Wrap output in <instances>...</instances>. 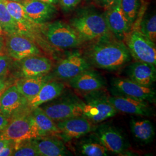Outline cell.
I'll return each mask as SVG.
<instances>
[{"label":"cell","mask_w":156,"mask_h":156,"mask_svg":"<svg viewBox=\"0 0 156 156\" xmlns=\"http://www.w3.org/2000/svg\"><path fill=\"white\" fill-rule=\"evenodd\" d=\"M90 65L106 71H116L127 64L132 57L122 41L109 37L99 39L86 52L84 57Z\"/></svg>","instance_id":"6da1fadb"},{"label":"cell","mask_w":156,"mask_h":156,"mask_svg":"<svg viewBox=\"0 0 156 156\" xmlns=\"http://www.w3.org/2000/svg\"><path fill=\"white\" fill-rule=\"evenodd\" d=\"M70 25L83 41L102 39L109 37L111 33L104 16L94 12H86L73 17Z\"/></svg>","instance_id":"7a4b0ae2"},{"label":"cell","mask_w":156,"mask_h":156,"mask_svg":"<svg viewBox=\"0 0 156 156\" xmlns=\"http://www.w3.org/2000/svg\"><path fill=\"white\" fill-rule=\"evenodd\" d=\"M109 97L101 89L86 92L82 100V115L94 124L115 116L118 112L109 102Z\"/></svg>","instance_id":"3957f363"},{"label":"cell","mask_w":156,"mask_h":156,"mask_svg":"<svg viewBox=\"0 0 156 156\" xmlns=\"http://www.w3.org/2000/svg\"><path fill=\"white\" fill-rule=\"evenodd\" d=\"M41 30L50 44L58 48H74L83 42L71 25L60 20L42 24Z\"/></svg>","instance_id":"277c9868"},{"label":"cell","mask_w":156,"mask_h":156,"mask_svg":"<svg viewBox=\"0 0 156 156\" xmlns=\"http://www.w3.org/2000/svg\"><path fill=\"white\" fill-rule=\"evenodd\" d=\"M31 112L24 113L9 120L5 128L0 131V140L18 142L39 136Z\"/></svg>","instance_id":"5b68a950"},{"label":"cell","mask_w":156,"mask_h":156,"mask_svg":"<svg viewBox=\"0 0 156 156\" xmlns=\"http://www.w3.org/2000/svg\"><path fill=\"white\" fill-rule=\"evenodd\" d=\"M82 100L76 97L67 96L45 103L39 106L55 122L68 118L82 116Z\"/></svg>","instance_id":"8992f818"},{"label":"cell","mask_w":156,"mask_h":156,"mask_svg":"<svg viewBox=\"0 0 156 156\" xmlns=\"http://www.w3.org/2000/svg\"><path fill=\"white\" fill-rule=\"evenodd\" d=\"M130 55L137 62L156 66V44L137 29L131 30L124 39Z\"/></svg>","instance_id":"52a82bcc"},{"label":"cell","mask_w":156,"mask_h":156,"mask_svg":"<svg viewBox=\"0 0 156 156\" xmlns=\"http://www.w3.org/2000/svg\"><path fill=\"white\" fill-rule=\"evenodd\" d=\"M111 86V91L113 95L128 97L149 104L156 102L155 90L152 87H146L136 83L129 78H112Z\"/></svg>","instance_id":"ba28073f"},{"label":"cell","mask_w":156,"mask_h":156,"mask_svg":"<svg viewBox=\"0 0 156 156\" xmlns=\"http://www.w3.org/2000/svg\"><path fill=\"white\" fill-rule=\"evenodd\" d=\"M5 38V50L15 61L29 56L39 55L41 51L38 46L28 37L22 34H6Z\"/></svg>","instance_id":"9c48e42d"},{"label":"cell","mask_w":156,"mask_h":156,"mask_svg":"<svg viewBox=\"0 0 156 156\" xmlns=\"http://www.w3.org/2000/svg\"><path fill=\"white\" fill-rule=\"evenodd\" d=\"M60 130L57 136L64 142L76 140L94 131V123L83 115L68 118L56 122Z\"/></svg>","instance_id":"30bf717a"},{"label":"cell","mask_w":156,"mask_h":156,"mask_svg":"<svg viewBox=\"0 0 156 156\" xmlns=\"http://www.w3.org/2000/svg\"><path fill=\"white\" fill-rule=\"evenodd\" d=\"M94 132L108 152L122 154L127 150V140L122 133L115 126L109 124H102L95 127Z\"/></svg>","instance_id":"8fae6325"},{"label":"cell","mask_w":156,"mask_h":156,"mask_svg":"<svg viewBox=\"0 0 156 156\" xmlns=\"http://www.w3.org/2000/svg\"><path fill=\"white\" fill-rule=\"evenodd\" d=\"M31 111L28 100L18 91L15 84L5 90L1 99L0 112L9 120Z\"/></svg>","instance_id":"7c38bea8"},{"label":"cell","mask_w":156,"mask_h":156,"mask_svg":"<svg viewBox=\"0 0 156 156\" xmlns=\"http://www.w3.org/2000/svg\"><path fill=\"white\" fill-rule=\"evenodd\" d=\"M104 18L110 32L119 41H124L127 35L132 30L133 26L124 15L120 0H116L115 3L106 9Z\"/></svg>","instance_id":"4fadbf2b"},{"label":"cell","mask_w":156,"mask_h":156,"mask_svg":"<svg viewBox=\"0 0 156 156\" xmlns=\"http://www.w3.org/2000/svg\"><path fill=\"white\" fill-rule=\"evenodd\" d=\"M90 68L91 65L84 56L79 52H74L58 64L54 75L60 79L69 80Z\"/></svg>","instance_id":"5bb4252c"},{"label":"cell","mask_w":156,"mask_h":156,"mask_svg":"<svg viewBox=\"0 0 156 156\" xmlns=\"http://www.w3.org/2000/svg\"><path fill=\"white\" fill-rule=\"evenodd\" d=\"M109 101L117 112L147 117L154 115L153 107L145 101L120 95L109 96Z\"/></svg>","instance_id":"9a60e30c"},{"label":"cell","mask_w":156,"mask_h":156,"mask_svg":"<svg viewBox=\"0 0 156 156\" xmlns=\"http://www.w3.org/2000/svg\"><path fill=\"white\" fill-rule=\"evenodd\" d=\"M21 4L27 16L34 22L39 24L49 22L57 11L55 5L39 0H23Z\"/></svg>","instance_id":"2e32d148"},{"label":"cell","mask_w":156,"mask_h":156,"mask_svg":"<svg viewBox=\"0 0 156 156\" xmlns=\"http://www.w3.org/2000/svg\"><path fill=\"white\" fill-rule=\"evenodd\" d=\"M15 62L19 66L20 78L48 74L52 67L50 59L39 55L29 56Z\"/></svg>","instance_id":"e0dca14e"},{"label":"cell","mask_w":156,"mask_h":156,"mask_svg":"<svg viewBox=\"0 0 156 156\" xmlns=\"http://www.w3.org/2000/svg\"><path fill=\"white\" fill-rule=\"evenodd\" d=\"M39 156H66L73 154L64 142L56 135H46L32 139Z\"/></svg>","instance_id":"ac0fdd59"},{"label":"cell","mask_w":156,"mask_h":156,"mask_svg":"<svg viewBox=\"0 0 156 156\" xmlns=\"http://www.w3.org/2000/svg\"><path fill=\"white\" fill-rule=\"evenodd\" d=\"M128 78L146 87H151L156 80V66L145 62L131 63L127 69Z\"/></svg>","instance_id":"d6986e66"},{"label":"cell","mask_w":156,"mask_h":156,"mask_svg":"<svg viewBox=\"0 0 156 156\" xmlns=\"http://www.w3.org/2000/svg\"><path fill=\"white\" fill-rule=\"evenodd\" d=\"M69 84L73 89L86 93L102 89L105 86V80L100 73L89 69L69 79Z\"/></svg>","instance_id":"ffe728a7"},{"label":"cell","mask_w":156,"mask_h":156,"mask_svg":"<svg viewBox=\"0 0 156 156\" xmlns=\"http://www.w3.org/2000/svg\"><path fill=\"white\" fill-rule=\"evenodd\" d=\"M8 11L16 21L20 28V34L24 35L28 38L33 35V33L41 29V25L34 22L26 15L20 2L3 0Z\"/></svg>","instance_id":"44dd1931"},{"label":"cell","mask_w":156,"mask_h":156,"mask_svg":"<svg viewBox=\"0 0 156 156\" xmlns=\"http://www.w3.org/2000/svg\"><path fill=\"white\" fill-rule=\"evenodd\" d=\"M51 76L44 75L39 76L23 77L15 82V85L17 89L30 101L39 93L40 90L47 82H49Z\"/></svg>","instance_id":"7402d4cb"},{"label":"cell","mask_w":156,"mask_h":156,"mask_svg":"<svg viewBox=\"0 0 156 156\" xmlns=\"http://www.w3.org/2000/svg\"><path fill=\"white\" fill-rule=\"evenodd\" d=\"M75 143V149L80 155L85 156H106L108 151L101 144L94 134H87L78 138Z\"/></svg>","instance_id":"603a6c76"},{"label":"cell","mask_w":156,"mask_h":156,"mask_svg":"<svg viewBox=\"0 0 156 156\" xmlns=\"http://www.w3.org/2000/svg\"><path fill=\"white\" fill-rule=\"evenodd\" d=\"M64 89L65 86L61 82L50 80L45 84L31 100L28 101L29 106L33 110L45 103L56 99L62 94Z\"/></svg>","instance_id":"cb8c5ba5"},{"label":"cell","mask_w":156,"mask_h":156,"mask_svg":"<svg viewBox=\"0 0 156 156\" xmlns=\"http://www.w3.org/2000/svg\"><path fill=\"white\" fill-rule=\"evenodd\" d=\"M130 129L134 139L140 143L150 144L155 136L154 126L148 119H131Z\"/></svg>","instance_id":"d4e9b609"},{"label":"cell","mask_w":156,"mask_h":156,"mask_svg":"<svg viewBox=\"0 0 156 156\" xmlns=\"http://www.w3.org/2000/svg\"><path fill=\"white\" fill-rule=\"evenodd\" d=\"M31 115L38 129L39 136L46 135H56L57 136L60 130L57 124L39 106L32 110Z\"/></svg>","instance_id":"484cf974"},{"label":"cell","mask_w":156,"mask_h":156,"mask_svg":"<svg viewBox=\"0 0 156 156\" xmlns=\"http://www.w3.org/2000/svg\"><path fill=\"white\" fill-rule=\"evenodd\" d=\"M0 26L5 35L20 34L19 24L8 11L3 0H0Z\"/></svg>","instance_id":"4316f807"},{"label":"cell","mask_w":156,"mask_h":156,"mask_svg":"<svg viewBox=\"0 0 156 156\" xmlns=\"http://www.w3.org/2000/svg\"><path fill=\"white\" fill-rule=\"evenodd\" d=\"M140 5V0H120L123 13L133 26L139 15Z\"/></svg>","instance_id":"83f0119b"},{"label":"cell","mask_w":156,"mask_h":156,"mask_svg":"<svg viewBox=\"0 0 156 156\" xmlns=\"http://www.w3.org/2000/svg\"><path fill=\"white\" fill-rule=\"evenodd\" d=\"M139 28L138 30L141 33L156 44V16L155 14L151 16L146 17L142 19L140 23Z\"/></svg>","instance_id":"f1b7e54d"},{"label":"cell","mask_w":156,"mask_h":156,"mask_svg":"<svg viewBox=\"0 0 156 156\" xmlns=\"http://www.w3.org/2000/svg\"><path fill=\"white\" fill-rule=\"evenodd\" d=\"M12 156H39L32 139L15 142V151Z\"/></svg>","instance_id":"f546056e"},{"label":"cell","mask_w":156,"mask_h":156,"mask_svg":"<svg viewBox=\"0 0 156 156\" xmlns=\"http://www.w3.org/2000/svg\"><path fill=\"white\" fill-rule=\"evenodd\" d=\"M13 60L6 54L0 53V78L4 76L9 71Z\"/></svg>","instance_id":"4dcf8cb0"},{"label":"cell","mask_w":156,"mask_h":156,"mask_svg":"<svg viewBox=\"0 0 156 156\" xmlns=\"http://www.w3.org/2000/svg\"><path fill=\"white\" fill-rule=\"evenodd\" d=\"M81 0H59L58 3L65 11H69L75 8Z\"/></svg>","instance_id":"1f68e13d"},{"label":"cell","mask_w":156,"mask_h":156,"mask_svg":"<svg viewBox=\"0 0 156 156\" xmlns=\"http://www.w3.org/2000/svg\"><path fill=\"white\" fill-rule=\"evenodd\" d=\"M15 141H12L5 147L0 151V156H12L15 151Z\"/></svg>","instance_id":"d6a6232c"},{"label":"cell","mask_w":156,"mask_h":156,"mask_svg":"<svg viewBox=\"0 0 156 156\" xmlns=\"http://www.w3.org/2000/svg\"><path fill=\"white\" fill-rule=\"evenodd\" d=\"M9 122V120L0 112V131L3 130Z\"/></svg>","instance_id":"836d02e7"},{"label":"cell","mask_w":156,"mask_h":156,"mask_svg":"<svg viewBox=\"0 0 156 156\" xmlns=\"http://www.w3.org/2000/svg\"><path fill=\"white\" fill-rule=\"evenodd\" d=\"M102 5L104 6V8L107 9L109 8L113 5L116 0H100Z\"/></svg>","instance_id":"e575fe53"},{"label":"cell","mask_w":156,"mask_h":156,"mask_svg":"<svg viewBox=\"0 0 156 156\" xmlns=\"http://www.w3.org/2000/svg\"><path fill=\"white\" fill-rule=\"evenodd\" d=\"M5 50V38L3 35H0V53Z\"/></svg>","instance_id":"d590c367"},{"label":"cell","mask_w":156,"mask_h":156,"mask_svg":"<svg viewBox=\"0 0 156 156\" xmlns=\"http://www.w3.org/2000/svg\"><path fill=\"white\" fill-rule=\"evenodd\" d=\"M10 82H8L7 81H6L4 78H0V90L2 89V88L5 87L6 86H9L11 85Z\"/></svg>","instance_id":"8d00e7d4"},{"label":"cell","mask_w":156,"mask_h":156,"mask_svg":"<svg viewBox=\"0 0 156 156\" xmlns=\"http://www.w3.org/2000/svg\"><path fill=\"white\" fill-rule=\"evenodd\" d=\"M12 140H0V151H1L6 146L10 144Z\"/></svg>","instance_id":"74e56055"},{"label":"cell","mask_w":156,"mask_h":156,"mask_svg":"<svg viewBox=\"0 0 156 156\" xmlns=\"http://www.w3.org/2000/svg\"><path fill=\"white\" fill-rule=\"evenodd\" d=\"M42 2H46V3H48V4H53L55 5L58 3V1L59 0H39Z\"/></svg>","instance_id":"f35d334b"},{"label":"cell","mask_w":156,"mask_h":156,"mask_svg":"<svg viewBox=\"0 0 156 156\" xmlns=\"http://www.w3.org/2000/svg\"><path fill=\"white\" fill-rule=\"evenodd\" d=\"M11 85H9V86H6L5 87L2 88V89L0 90V107H1V99H2V95L4 94V91H5V90L9 87Z\"/></svg>","instance_id":"ab89813d"},{"label":"cell","mask_w":156,"mask_h":156,"mask_svg":"<svg viewBox=\"0 0 156 156\" xmlns=\"http://www.w3.org/2000/svg\"><path fill=\"white\" fill-rule=\"evenodd\" d=\"M0 35H5V33H4V32L3 31L1 27V26H0Z\"/></svg>","instance_id":"60d3db41"},{"label":"cell","mask_w":156,"mask_h":156,"mask_svg":"<svg viewBox=\"0 0 156 156\" xmlns=\"http://www.w3.org/2000/svg\"><path fill=\"white\" fill-rule=\"evenodd\" d=\"M9 1H15V2H22L23 0H9Z\"/></svg>","instance_id":"b9f144b4"},{"label":"cell","mask_w":156,"mask_h":156,"mask_svg":"<svg viewBox=\"0 0 156 156\" xmlns=\"http://www.w3.org/2000/svg\"></svg>","instance_id":"7bdbcfd3"}]
</instances>
